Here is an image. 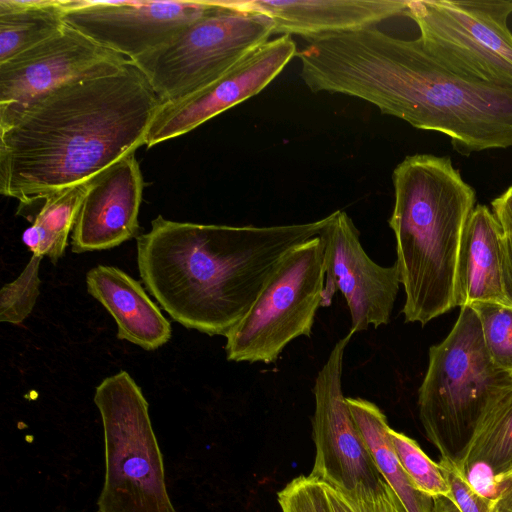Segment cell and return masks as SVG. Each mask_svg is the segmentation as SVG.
<instances>
[{
  "instance_id": "cell-1",
  "label": "cell",
  "mask_w": 512,
  "mask_h": 512,
  "mask_svg": "<svg viewBox=\"0 0 512 512\" xmlns=\"http://www.w3.org/2000/svg\"><path fill=\"white\" fill-rule=\"evenodd\" d=\"M297 56L312 92L365 100L414 128L446 135L464 156L512 147V89L453 71L419 37L370 27L308 39Z\"/></svg>"
},
{
  "instance_id": "cell-2",
  "label": "cell",
  "mask_w": 512,
  "mask_h": 512,
  "mask_svg": "<svg viewBox=\"0 0 512 512\" xmlns=\"http://www.w3.org/2000/svg\"><path fill=\"white\" fill-rule=\"evenodd\" d=\"M162 102L133 61L65 84L0 128V193L31 205L136 152Z\"/></svg>"
},
{
  "instance_id": "cell-3",
  "label": "cell",
  "mask_w": 512,
  "mask_h": 512,
  "mask_svg": "<svg viewBox=\"0 0 512 512\" xmlns=\"http://www.w3.org/2000/svg\"><path fill=\"white\" fill-rule=\"evenodd\" d=\"M319 220L273 226L177 222L157 216L137 238L146 289L170 317L201 333L226 336L296 246L320 234Z\"/></svg>"
},
{
  "instance_id": "cell-4",
  "label": "cell",
  "mask_w": 512,
  "mask_h": 512,
  "mask_svg": "<svg viewBox=\"0 0 512 512\" xmlns=\"http://www.w3.org/2000/svg\"><path fill=\"white\" fill-rule=\"evenodd\" d=\"M394 206L388 224L405 292V322L427 324L455 304L456 272L475 190L450 157L415 154L392 174Z\"/></svg>"
},
{
  "instance_id": "cell-5",
  "label": "cell",
  "mask_w": 512,
  "mask_h": 512,
  "mask_svg": "<svg viewBox=\"0 0 512 512\" xmlns=\"http://www.w3.org/2000/svg\"><path fill=\"white\" fill-rule=\"evenodd\" d=\"M512 386V376L491 360L470 306L448 336L429 349L418 391L419 418L440 458L457 462L488 406Z\"/></svg>"
},
{
  "instance_id": "cell-6",
  "label": "cell",
  "mask_w": 512,
  "mask_h": 512,
  "mask_svg": "<svg viewBox=\"0 0 512 512\" xmlns=\"http://www.w3.org/2000/svg\"><path fill=\"white\" fill-rule=\"evenodd\" d=\"M103 427L105 473L98 512H177L166 484L163 455L140 387L126 372L95 390Z\"/></svg>"
},
{
  "instance_id": "cell-7",
  "label": "cell",
  "mask_w": 512,
  "mask_h": 512,
  "mask_svg": "<svg viewBox=\"0 0 512 512\" xmlns=\"http://www.w3.org/2000/svg\"><path fill=\"white\" fill-rule=\"evenodd\" d=\"M273 34L272 19L246 1H220L217 9L133 62L164 104L214 81Z\"/></svg>"
},
{
  "instance_id": "cell-8",
  "label": "cell",
  "mask_w": 512,
  "mask_h": 512,
  "mask_svg": "<svg viewBox=\"0 0 512 512\" xmlns=\"http://www.w3.org/2000/svg\"><path fill=\"white\" fill-rule=\"evenodd\" d=\"M324 281V245L317 235L282 258L252 307L225 336L227 360L274 363L291 341L310 336Z\"/></svg>"
},
{
  "instance_id": "cell-9",
  "label": "cell",
  "mask_w": 512,
  "mask_h": 512,
  "mask_svg": "<svg viewBox=\"0 0 512 512\" xmlns=\"http://www.w3.org/2000/svg\"><path fill=\"white\" fill-rule=\"evenodd\" d=\"M512 1L408 0L428 51L468 78L512 89Z\"/></svg>"
},
{
  "instance_id": "cell-10",
  "label": "cell",
  "mask_w": 512,
  "mask_h": 512,
  "mask_svg": "<svg viewBox=\"0 0 512 512\" xmlns=\"http://www.w3.org/2000/svg\"><path fill=\"white\" fill-rule=\"evenodd\" d=\"M353 335L349 331L335 343L315 379L316 454L309 476L356 496L382 492L389 484L376 467L342 391L344 353Z\"/></svg>"
},
{
  "instance_id": "cell-11",
  "label": "cell",
  "mask_w": 512,
  "mask_h": 512,
  "mask_svg": "<svg viewBox=\"0 0 512 512\" xmlns=\"http://www.w3.org/2000/svg\"><path fill=\"white\" fill-rule=\"evenodd\" d=\"M128 61L66 24L52 37L0 63V128L59 87Z\"/></svg>"
},
{
  "instance_id": "cell-12",
  "label": "cell",
  "mask_w": 512,
  "mask_h": 512,
  "mask_svg": "<svg viewBox=\"0 0 512 512\" xmlns=\"http://www.w3.org/2000/svg\"><path fill=\"white\" fill-rule=\"evenodd\" d=\"M65 22L133 61L214 11L220 1L62 0Z\"/></svg>"
},
{
  "instance_id": "cell-13",
  "label": "cell",
  "mask_w": 512,
  "mask_h": 512,
  "mask_svg": "<svg viewBox=\"0 0 512 512\" xmlns=\"http://www.w3.org/2000/svg\"><path fill=\"white\" fill-rule=\"evenodd\" d=\"M319 235L325 268L322 307L331 304L338 290L347 303L354 334L387 325L401 284L396 264L384 267L367 255L358 229L343 210L331 213Z\"/></svg>"
},
{
  "instance_id": "cell-14",
  "label": "cell",
  "mask_w": 512,
  "mask_h": 512,
  "mask_svg": "<svg viewBox=\"0 0 512 512\" xmlns=\"http://www.w3.org/2000/svg\"><path fill=\"white\" fill-rule=\"evenodd\" d=\"M297 54L290 35L269 40L201 89L161 104L146 136L150 148L186 134L261 92Z\"/></svg>"
},
{
  "instance_id": "cell-15",
  "label": "cell",
  "mask_w": 512,
  "mask_h": 512,
  "mask_svg": "<svg viewBox=\"0 0 512 512\" xmlns=\"http://www.w3.org/2000/svg\"><path fill=\"white\" fill-rule=\"evenodd\" d=\"M144 180L135 152L90 181L72 231V251L110 249L136 236Z\"/></svg>"
},
{
  "instance_id": "cell-16",
  "label": "cell",
  "mask_w": 512,
  "mask_h": 512,
  "mask_svg": "<svg viewBox=\"0 0 512 512\" xmlns=\"http://www.w3.org/2000/svg\"><path fill=\"white\" fill-rule=\"evenodd\" d=\"M274 23V34L305 39L358 31L403 14L407 0H251Z\"/></svg>"
},
{
  "instance_id": "cell-17",
  "label": "cell",
  "mask_w": 512,
  "mask_h": 512,
  "mask_svg": "<svg viewBox=\"0 0 512 512\" xmlns=\"http://www.w3.org/2000/svg\"><path fill=\"white\" fill-rule=\"evenodd\" d=\"M504 231L491 209L475 206L459 252L455 304L506 303L503 290Z\"/></svg>"
},
{
  "instance_id": "cell-18",
  "label": "cell",
  "mask_w": 512,
  "mask_h": 512,
  "mask_svg": "<svg viewBox=\"0 0 512 512\" xmlns=\"http://www.w3.org/2000/svg\"><path fill=\"white\" fill-rule=\"evenodd\" d=\"M88 293L117 324V338L155 350L171 338V325L141 284L113 266L98 265L86 275Z\"/></svg>"
},
{
  "instance_id": "cell-19",
  "label": "cell",
  "mask_w": 512,
  "mask_h": 512,
  "mask_svg": "<svg viewBox=\"0 0 512 512\" xmlns=\"http://www.w3.org/2000/svg\"><path fill=\"white\" fill-rule=\"evenodd\" d=\"M346 402L376 467L406 512H431L432 498L413 486L401 466L385 414L376 404L363 398L346 397Z\"/></svg>"
},
{
  "instance_id": "cell-20",
  "label": "cell",
  "mask_w": 512,
  "mask_h": 512,
  "mask_svg": "<svg viewBox=\"0 0 512 512\" xmlns=\"http://www.w3.org/2000/svg\"><path fill=\"white\" fill-rule=\"evenodd\" d=\"M456 465L482 468L498 486L512 475V386L484 411Z\"/></svg>"
},
{
  "instance_id": "cell-21",
  "label": "cell",
  "mask_w": 512,
  "mask_h": 512,
  "mask_svg": "<svg viewBox=\"0 0 512 512\" xmlns=\"http://www.w3.org/2000/svg\"><path fill=\"white\" fill-rule=\"evenodd\" d=\"M66 26L62 0H0V63Z\"/></svg>"
},
{
  "instance_id": "cell-22",
  "label": "cell",
  "mask_w": 512,
  "mask_h": 512,
  "mask_svg": "<svg viewBox=\"0 0 512 512\" xmlns=\"http://www.w3.org/2000/svg\"><path fill=\"white\" fill-rule=\"evenodd\" d=\"M89 181L44 199L32 225L22 234V242L33 254L47 256L54 264L63 256Z\"/></svg>"
},
{
  "instance_id": "cell-23",
  "label": "cell",
  "mask_w": 512,
  "mask_h": 512,
  "mask_svg": "<svg viewBox=\"0 0 512 512\" xmlns=\"http://www.w3.org/2000/svg\"><path fill=\"white\" fill-rule=\"evenodd\" d=\"M389 436L402 468L419 492L431 498L451 495L439 463L429 458L415 440L391 427Z\"/></svg>"
},
{
  "instance_id": "cell-24",
  "label": "cell",
  "mask_w": 512,
  "mask_h": 512,
  "mask_svg": "<svg viewBox=\"0 0 512 512\" xmlns=\"http://www.w3.org/2000/svg\"><path fill=\"white\" fill-rule=\"evenodd\" d=\"M470 307L478 316L491 360L512 376V306L499 302H477Z\"/></svg>"
},
{
  "instance_id": "cell-25",
  "label": "cell",
  "mask_w": 512,
  "mask_h": 512,
  "mask_svg": "<svg viewBox=\"0 0 512 512\" xmlns=\"http://www.w3.org/2000/svg\"><path fill=\"white\" fill-rule=\"evenodd\" d=\"M42 256L32 254L21 274L0 291V321L21 324L32 312L40 294Z\"/></svg>"
},
{
  "instance_id": "cell-26",
  "label": "cell",
  "mask_w": 512,
  "mask_h": 512,
  "mask_svg": "<svg viewBox=\"0 0 512 512\" xmlns=\"http://www.w3.org/2000/svg\"><path fill=\"white\" fill-rule=\"evenodd\" d=\"M330 512H406L390 486L384 491L365 495H348L323 484Z\"/></svg>"
},
{
  "instance_id": "cell-27",
  "label": "cell",
  "mask_w": 512,
  "mask_h": 512,
  "mask_svg": "<svg viewBox=\"0 0 512 512\" xmlns=\"http://www.w3.org/2000/svg\"><path fill=\"white\" fill-rule=\"evenodd\" d=\"M282 512H330L323 485L311 476H299L279 493Z\"/></svg>"
},
{
  "instance_id": "cell-28",
  "label": "cell",
  "mask_w": 512,
  "mask_h": 512,
  "mask_svg": "<svg viewBox=\"0 0 512 512\" xmlns=\"http://www.w3.org/2000/svg\"><path fill=\"white\" fill-rule=\"evenodd\" d=\"M439 465L461 512H496L495 500L476 491L455 462L440 458Z\"/></svg>"
},
{
  "instance_id": "cell-29",
  "label": "cell",
  "mask_w": 512,
  "mask_h": 512,
  "mask_svg": "<svg viewBox=\"0 0 512 512\" xmlns=\"http://www.w3.org/2000/svg\"><path fill=\"white\" fill-rule=\"evenodd\" d=\"M502 228L504 231L503 290L506 304L512 306V228L504 226Z\"/></svg>"
},
{
  "instance_id": "cell-30",
  "label": "cell",
  "mask_w": 512,
  "mask_h": 512,
  "mask_svg": "<svg viewBox=\"0 0 512 512\" xmlns=\"http://www.w3.org/2000/svg\"><path fill=\"white\" fill-rule=\"evenodd\" d=\"M491 207L500 224L512 228V185L491 202Z\"/></svg>"
},
{
  "instance_id": "cell-31",
  "label": "cell",
  "mask_w": 512,
  "mask_h": 512,
  "mask_svg": "<svg viewBox=\"0 0 512 512\" xmlns=\"http://www.w3.org/2000/svg\"><path fill=\"white\" fill-rule=\"evenodd\" d=\"M496 512H512V475L501 482L495 498Z\"/></svg>"
},
{
  "instance_id": "cell-32",
  "label": "cell",
  "mask_w": 512,
  "mask_h": 512,
  "mask_svg": "<svg viewBox=\"0 0 512 512\" xmlns=\"http://www.w3.org/2000/svg\"><path fill=\"white\" fill-rule=\"evenodd\" d=\"M431 512H461L452 496L432 498Z\"/></svg>"
}]
</instances>
